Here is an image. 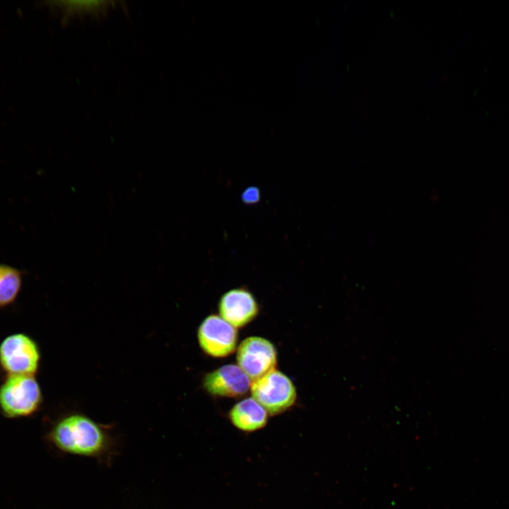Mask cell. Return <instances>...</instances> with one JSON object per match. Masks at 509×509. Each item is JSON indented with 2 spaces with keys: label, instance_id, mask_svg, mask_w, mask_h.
<instances>
[{
  "label": "cell",
  "instance_id": "obj_1",
  "mask_svg": "<svg viewBox=\"0 0 509 509\" xmlns=\"http://www.w3.org/2000/svg\"><path fill=\"white\" fill-rule=\"evenodd\" d=\"M46 439L59 452L93 458L105 465L111 464L119 452L112 426L98 423L82 413H69L58 419Z\"/></svg>",
  "mask_w": 509,
  "mask_h": 509
},
{
  "label": "cell",
  "instance_id": "obj_2",
  "mask_svg": "<svg viewBox=\"0 0 509 509\" xmlns=\"http://www.w3.org/2000/svg\"><path fill=\"white\" fill-rule=\"evenodd\" d=\"M42 400L35 375H7L0 385V411L8 419L32 416L40 409Z\"/></svg>",
  "mask_w": 509,
  "mask_h": 509
},
{
  "label": "cell",
  "instance_id": "obj_3",
  "mask_svg": "<svg viewBox=\"0 0 509 509\" xmlns=\"http://www.w3.org/2000/svg\"><path fill=\"white\" fill-rule=\"evenodd\" d=\"M40 360V348L28 334H10L0 343V366L7 375H35Z\"/></svg>",
  "mask_w": 509,
  "mask_h": 509
},
{
  "label": "cell",
  "instance_id": "obj_4",
  "mask_svg": "<svg viewBox=\"0 0 509 509\" xmlns=\"http://www.w3.org/2000/svg\"><path fill=\"white\" fill-rule=\"evenodd\" d=\"M250 390L252 398L271 415L288 409L297 397L296 387L291 379L275 369L252 382Z\"/></svg>",
  "mask_w": 509,
  "mask_h": 509
},
{
  "label": "cell",
  "instance_id": "obj_5",
  "mask_svg": "<svg viewBox=\"0 0 509 509\" xmlns=\"http://www.w3.org/2000/svg\"><path fill=\"white\" fill-rule=\"evenodd\" d=\"M276 350L274 344L261 337H250L243 340L237 350L238 365L251 382L274 370Z\"/></svg>",
  "mask_w": 509,
  "mask_h": 509
},
{
  "label": "cell",
  "instance_id": "obj_6",
  "mask_svg": "<svg viewBox=\"0 0 509 509\" xmlns=\"http://www.w3.org/2000/svg\"><path fill=\"white\" fill-rule=\"evenodd\" d=\"M198 342L204 353L215 357H226L232 353L237 345L236 328L216 315L207 316L197 332Z\"/></svg>",
  "mask_w": 509,
  "mask_h": 509
},
{
  "label": "cell",
  "instance_id": "obj_7",
  "mask_svg": "<svg viewBox=\"0 0 509 509\" xmlns=\"http://www.w3.org/2000/svg\"><path fill=\"white\" fill-rule=\"evenodd\" d=\"M220 317L235 328L245 326L257 316L259 307L253 294L244 287L226 292L218 302Z\"/></svg>",
  "mask_w": 509,
  "mask_h": 509
},
{
  "label": "cell",
  "instance_id": "obj_8",
  "mask_svg": "<svg viewBox=\"0 0 509 509\" xmlns=\"http://www.w3.org/2000/svg\"><path fill=\"white\" fill-rule=\"evenodd\" d=\"M251 380L238 365L228 364L206 374L203 380L204 390L214 396L238 397L245 394Z\"/></svg>",
  "mask_w": 509,
  "mask_h": 509
},
{
  "label": "cell",
  "instance_id": "obj_9",
  "mask_svg": "<svg viewBox=\"0 0 509 509\" xmlns=\"http://www.w3.org/2000/svg\"><path fill=\"white\" fill-rule=\"evenodd\" d=\"M267 411L252 397L235 404L228 416L233 426L245 432H252L264 427L268 419Z\"/></svg>",
  "mask_w": 509,
  "mask_h": 509
},
{
  "label": "cell",
  "instance_id": "obj_10",
  "mask_svg": "<svg viewBox=\"0 0 509 509\" xmlns=\"http://www.w3.org/2000/svg\"><path fill=\"white\" fill-rule=\"evenodd\" d=\"M23 284V272L15 267L0 264V308L12 305Z\"/></svg>",
  "mask_w": 509,
  "mask_h": 509
},
{
  "label": "cell",
  "instance_id": "obj_11",
  "mask_svg": "<svg viewBox=\"0 0 509 509\" xmlns=\"http://www.w3.org/2000/svg\"><path fill=\"white\" fill-rule=\"evenodd\" d=\"M260 197L259 190L255 187H247L242 194V199L245 204H255Z\"/></svg>",
  "mask_w": 509,
  "mask_h": 509
}]
</instances>
